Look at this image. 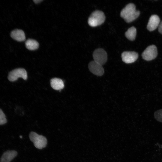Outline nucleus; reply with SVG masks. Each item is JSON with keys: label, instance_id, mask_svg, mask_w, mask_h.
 Returning a JSON list of instances; mask_svg holds the SVG:
<instances>
[{"label": "nucleus", "instance_id": "nucleus-3", "mask_svg": "<svg viewBox=\"0 0 162 162\" xmlns=\"http://www.w3.org/2000/svg\"><path fill=\"white\" fill-rule=\"evenodd\" d=\"M19 77L24 80L27 79V73L24 69L20 68L14 69L9 72L8 77V80L11 82L16 80Z\"/></svg>", "mask_w": 162, "mask_h": 162}, {"label": "nucleus", "instance_id": "nucleus-10", "mask_svg": "<svg viewBox=\"0 0 162 162\" xmlns=\"http://www.w3.org/2000/svg\"><path fill=\"white\" fill-rule=\"evenodd\" d=\"M17 152L14 150H8L3 153L0 159V162H10L17 155Z\"/></svg>", "mask_w": 162, "mask_h": 162}, {"label": "nucleus", "instance_id": "nucleus-17", "mask_svg": "<svg viewBox=\"0 0 162 162\" xmlns=\"http://www.w3.org/2000/svg\"><path fill=\"white\" fill-rule=\"evenodd\" d=\"M7 122V120L5 115L2 110L0 109V125L5 124Z\"/></svg>", "mask_w": 162, "mask_h": 162}, {"label": "nucleus", "instance_id": "nucleus-1", "mask_svg": "<svg viewBox=\"0 0 162 162\" xmlns=\"http://www.w3.org/2000/svg\"><path fill=\"white\" fill-rule=\"evenodd\" d=\"M105 19L104 13L101 11L97 10L91 14L88 18V23L91 27H96L103 24Z\"/></svg>", "mask_w": 162, "mask_h": 162}, {"label": "nucleus", "instance_id": "nucleus-5", "mask_svg": "<svg viewBox=\"0 0 162 162\" xmlns=\"http://www.w3.org/2000/svg\"><path fill=\"white\" fill-rule=\"evenodd\" d=\"M157 54V47L155 45H152L146 48L142 53V56L144 60L149 61L155 58Z\"/></svg>", "mask_w": 162, "mask_h": 162}, {"label": "nucleus", "instance_id": "nucleus-16", "mask_svg": "<svg viewBox=\"0 0 162 162\" xmlns=\"http://www.w3.org/2000/svg\"><path fill=\"white\" fill-rule=\"evenodd\" d=\"M155 119L158 121L162 122V109L156 111L154 114Z\"/></svg>", "mask_w": 162, "mask_h": 162}, {"label": "nucleus", "instance_id": "nucleus-13", "mask_svg": "<svg viewBox=\"0 0 162 162\" xmlns=\"http://www.w3.org/2000/svg\"><path fill=\"white\" fill-rule=\"evenodd\" d=\"M26 47L29 50H34L37 49L39 47L38 42L33 39H28L25 42Z\"/></svg>", "mask_w": 162, "mask_h": 162}, {"label": "nucleus", "instance_id": "nucleus-9", "mask_svg": "<svg viewBox=\"0 0 162 162\" xmlns=\"http://www.w3.org/2000/svg\"><path fill=\"white\" fill-rule=\"evenodd\" d=\"M160 23V19L156 15H153L150 17L148 24L147 28L150 31L155 30L158 27Z\"/></svg>", "mask_w": 162, "mask_h": 162}, {"label": "nucleus", "instance_id": "nucleus-2", "mask_svg": "<svg viewBox=\"0 0 162 162\" xmlns=\"http://www.w3.org/2000/svg\"><path fill=\"white\" fill-rule=\"evenodd\" d=\"M29 137L31 141L33 142L34 146L37 148L42 149L45 147L47 145V140L46 138L35 132H31Z\"/></svg>", "mask_w": 162, "mask_h": 162}, {"label": "nucleus", "instance_id": "nucleus-14", "mask_svg": "<svg viewBox=\"0 0 162 162\" xmlns=\"http://www.w3.org/2000/svg\"><path fill=\"white\" fill-rule=\"evenodd\" d=\"M136 33V29L134 26H132L129 28L125 32V35L128 40H134L135 39Z\"/></svg>", "mask_w": 162, "mask_h": 162}, {"label": "nucleus", "instance_id": "nucleus-15", "mask_svg": "<svg viewBox=\"0 0 162 162\" xmlns=\"http://www.w3.org/2000/svg\"><path fill=\"white\" fill-rule=\"evenodd\" d=\"M140 14V12L136 10L132 15L124 19L127 22L129 23L135 20L138 17Z\"/></svg>", "mask_w": 162, "mask_h": 162}, {"label": "nucleus", "instance_id": "nucleus-7", "mask_svg": "<svg viewBox=\"0 0 162 162\" xmlns=\"http://www.w3.org/2000/svg\"><path fill=\"white\" fill-rule=\"evenodd\" d=\"M138 57V53L134 51H124L122 54V60L127 64L134 62Z\"/></svg>", "mask_w": 162, "mask_h": 162}, {"label": "nucleus", "instance_id": "nucleus-8", "mask_svg": "<svg viewBox=\"0 0 162 162\" xmlns=\"http://www.w3.org/2000/svg\"><path fill=\"white\" fill-rule=\"evenodd\" d=\"M136 11L134 4L129 3L121 11V16L124 19L133 14Z\"/></svg>", "mask_w": 162, "mask_h": 162}, {"label": "nucleus", "instance_id": "nucleus-18", "mask_svg": "<svg viewBox=\"0 0 162 162\" xmlns=\"http://www.w3.org/2000/svg\"><path fill=\"white\" fill-rule=\"evenodd\" d=\"M158 30L160 33L162 34V21L160 22L158 26Z\"/></svg>", "mask_w": 162, "mask_h": 162}, {"label": "nucleus", "instance_id": "nucleus-4", "mask_svg": "<svg viewBox=\"0 0 162 162\" xmlns=\"http://www.w3.org/2000/svg\"><path fill=\"white\" fill-rule=\"evenodd\" d=\"M93 57L94 61L101 65L106 63L107 59V53L105 50L101 48L95 50L93 52Z\"/></svg>", "mask_w": 162, "mask_h": 162}, {"label": "nucleus", "instance_id": "nucleus-11", "mask_svg": "<svg viewBox=\"0 0 162 162\" xmlns=\"http://www.w3.org/2000/svg\"><path fill=\"white\" fill-rule=\"evenodd\" d=\"M10 36L14 40L19 42L24 41L26 38L25 34L21 29H16L11 33Z\"/></svg>", "mask_w": 162, "mask_h": 162}, {"label": "nucleus", "instance_id": "nucleus-12", "mask_svg": "<svg viewBox=\"0 0 162 162\" xmlns=\"http://www.w3.org/2000/svg\"><path fill=\"white\" fill-rule=\"evenodd\" d=\"M50 85L53 89L57 90H61L64 87L62 80L57 78H53L51 80Z\"/></svg>", "mask_w": 162, "mask_h": 162}, {"label": "nucleus", "instance_id": "nucleus-6", "mask_svg": "<svg viewBox=\"0 0 162 162\" xmlns=\"http://www.w3.org/2000/svg\"><path fill=\"white\" fill-rule=\"evenodd\" d=\"M90 71L93 74L98 76H101L104 73L102 65L94 61L90 62L88 65Z\"/></svg>", "mask_w": 162, "mask_h": 162}, {"label": "nucleus", "instance_id": "nucleus-19", "mask_svg": "<svg viewBox=\"0 0 162 162\" xmlns=\"http://www.w3.org/2000/svg\"><path fill=\"white\" fill-rule=\"evenodd\" d=\"M42 0H33L34 3H38L40 2H41Z\"/></svg>", "mask_w": 162, "mask_h": 162}]
</instances>
